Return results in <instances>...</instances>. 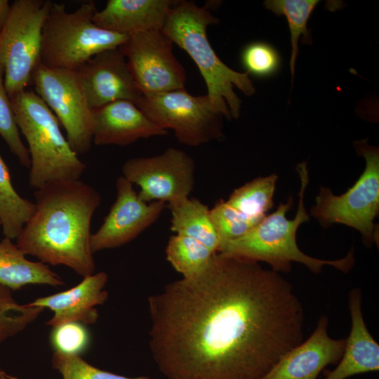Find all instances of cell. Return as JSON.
<instances>
[{
    "label": "cell",
    "instance_id": "cell-1",
    "mask_svg": "<svg viewBox=\"0 0 379 379\" xmlns=\"http://www.w3.org/2000/svg\"><path fill=\"white\" fill-rule=\"evenodd\" d=\"M148 305L149 348L166 379H260L302 340L303 307L291 284L219 253Z\"/></svg>",
    "mask_w": 379,
    "mask_h": 379
},
{
    "label": "cell",
    "instance_id": "cell-2",
    "mask_svg": "<svg viewBox=\"0 0 379 379\" xmlns=\"http://www.w3.org/2000/svg\"><path fill=\"white\" fill-rule=\"evenodd\" d=\"M35 211L17 237L25 254L65 265L84 277L94 273L91 223L101 203L98 192L81 180L52 182L34 192Z\"/></svg>",
    "mask_w": 379,
    "mask_h": 379
},
{
    "label": "cell",
    "instance_id": "cell-3",
    "mask_svg": "<svg viewBox=\"0 0 379 379\" xmlns=\"http://www.w3.org/2000/svg\"><path fill=\"white\" fill-rule=\"evenodd\" d=\"M296 170L300 180V188L294 218L289 220L286 216L293 203V197L290 196L286 203H280L275 211L267 215L246 234L222 244L218 253L258 262H265L277 272H289L291 263L295 262L305 265L316 274L321 272L324 265L333 266L348 273L355 261L353 248L345 257L333 260L313 258L299 248L296 242L297 231L300 225L310 220L305 206V193L309 184L307 163L298 164Z\"/></svg>",
    "mask_w": 379,
    "mask_h": 379
},
{
    "label": "cell",
    "instance_id": "cell-4",
    "mask_svg": "<svg viewBox=\"0 0 379 379\" xmlns=\"http://www.w3.org/2000/svg\"><path fill=\"white\" fill-rule=\"evenodd\" d=\"M218 22L206 7L178 1L170 11L161 32L194 60L205 81L212 107L230 120L239 117L241 104L233 87L246 95L254 94L255 88L247 72L227 66L212 48L206 30L208 25Z\"/></svg>",
    "mask_w": 379,
    "mask_h": 379
},
{
    "label": "cell",
    "instance_id": "cell-5",
    "mask_svg": "<svg viewBox=\"0 0 379 379\" xmlns=\"http://www.w3.org/2000/svg\"><path fill=\"white\" fill-rule=\"evenodd\" d=\"M19 131L30 157L29 182L35 190L64 180H80L86 166L62 135L58 120L33 91L10 98Z\"/></svg>",
    "mask_w": 379,
    "mask_h": 379
},
{
    "label": "cell",
    "instance_id": "cell-6",
    "mask_svg": "<svg viewBox=\"0 0 379 379\" xmlns=\"http://www.w3.org/2000/svg\"><path fill=\"white\" fill-rule=\"evenodd\" d=\"M95 4H82L68 12L65 4L52 3L42 31L40 63L55 69L78 70L97 54L118 48L129 36L98 27Z\"/></svg>",
    "mask_w": 379,
    "mask_h": 379
},
{
    "label": "cell",
    "instance_id": "cell-7",
    "mask_svg": "<svg viewBox=\"0 0 379 379\" xmlns=\"http://www.w3.org/2000/svg\"><path fill=\"white\" fill-rule=\"evenodd\" d=\"M354 147L366 161L361 175L340 195L321 187L310 214L325 228L341 224L357 230L364 244L371 246L378 230L374 220L379 212V151L366 140L355 141Z\"/></svg>",
    "mask_w": 379,
    "mask_h": 379
},
{
    "label": "cell",
    "instance_id": "cell-8",
    "mask_svg": "<svg viewBox=\"0 0 379 379\" xmlns=\"http://www.w3.org/2000/svg\"><path fill=\"white\" fill-rule=\"evenodd\" d=\"M49 0H16L0 33V65L9 98L26 89L40 63L42 31Z\"/></svg>",
    "mask_w": 379,
    "mask_h": 379
},
{
    "label": "cell",
    "instance_id": "cell-9",
    "mask_svg": "<svg viewBox=\"0 0 379 379\" xmlns=\"http://www.w3.org/2000/svg\"><path fill=\"white\" fill-rule=\"evenodd\" d=\"M135 105L160 128L173 130L183 145L197 147L224 137V117L206 95L194 96L181 88L142 95Z\"/></svg>",
    "mask_w": 379,
    "mask_h": 379
},
{
    "label": "cell",
    "instance_id": "cell-10",
    "mask_svg": "<svg viewBox=\"0 0 379 379\" xmlns=\"http://www.w3.org/2000/svg\"><path fill=\"white\" fill-rule=\"evenodd\" d=\"M31 83L65 129L72 149L77 155L87 153L93 143L92 114L78 70L51 68L39 63Z\"/></svg>",
    "mask_w": 379,
    "mask_h": 379
},
{
    "label": "cell",
    "instance_id": "cell-11",
    "mask_svg": "<svg viewBox=\"0 0 379 379\" xmlns=\"http://www.w3.org/2000/svg\"><path fill=\"white\" fill-rule=\"evenodd\" d=\"M195 161L187 152L174 147L161 154L126 160L122 176L140 187L139 197L147 203L170 205L187 197L195 180Z\"/></svg>",
    "mask_w": 379,
    "mask_h": 379
},
{
    "label": "cell",
    "instance_id": "cell-12",
    "mask_svg": "<svg viewBox=\"0 0 379 379\" xmlns=\"http://www.w3.org/2000/svg\"><path fill=\"white\" fill-rule=\"evenodd\" d=\"M161 30L139 32L119 47L142 95L185 88L186 74Z\"/></svg>",
    "mask_w": 379,
    "mask_h": 379
},
{
    "label": "cell",
    "instance_id": "cell-13",
    "mask_svg": "<svg viewBox=\"0 0 379 379\" xmlns=\"http://www.w3.org/2000/svg\"><path fill=\"white\" fill-rule=\"evenodd\" d=\"M117 197L100 228L91 235L93 253L121 246L139 236L159 218L166 203L142 201L124 176L116 181Z\"/></svg>",
    "mask_w": 379,
    "mask_h": 379
},
{
    "label": "cell",
    "instance_id": "cell-14",
    "mask_svg": "<svg viewBox=\"0 0 379 379\" xmlns=\"http://www.w3.org/2000/svg\"><path fill=\"white\" fill-rule=\"evenodd\" d=\"M78 72L91 110L120 100L135 104L142 95L119 48L93 56Z\"/></svg>",
    "mask_w": 379,
    "mask_h": 379
},
{
    "label": "cell",
    "instance_id": "cell-15",
    "mask_svg": "<svg viewBox=\"0 0 379 379\" xmlns=\"http://www.w3.org/2000/svg\"><path fill=\"white\" fill-rule=\"evenodd\" d=\"M328 323L322 315L311 335L282 355L260 379H317L326 366L338 364L346 340L331 338Z\"/></svg>",
    "mask_w": 379,
    "mask_h": 379
},
{
    "label": "cell",
    "instance_id": "cell-16",
    "mask_svg": "<svg viewBox=\"0 0 379 379\" xmlns=\"http://www.w3.org/2000/svg\"><path fill=\"white\" fill-rule=\"evenodd\" d=\"M91 114L92 140L95 145L125 146L168 133L130 100L114 101L92 109Z\"/></svg>",
    "mask_w": 379,
    "mask_h": 379
},
{
    "label": "cell",
    "instance_id": "cell-17",
    "mask_svg": "<svg viewBox=\"0 0 379 379\" xmlns=\"http://www.w3.org/2000/svg\"><path fill=\"white\" fill-rule=\"evenodd\" d=\"M83 278L79 284L68 290L36 298L27 304L51 310L53 315L46 324L53 327L68 322L93 324L98 319L95 306L103 304L108 298L104 290L107 274L100 272Z\"/></svg>",
    "mask_w": 379,
    "mask_h": 379
},
{
    "label": "cell",
    "instance_id": "cell-18",
    "mask_svg": "<svg viewBox=\"0 0 379 379\" xmlns=\"http://www.w3.org/2000/svg\"><path fill=\"white\" fill-rule=\"evenodd\" d=\"M172 0H109L93 22L100 28L130 36L147 31L161 30L171 8Z\"/></svg>",
    "mask_w": 379,
    "mask_h": 379
},
{
    "label": "cell",
    "instance_id": "cell-19",
    "mask_svg": "<svg viewBox=\"0 0 379 379\" xmlns=\"http://www.w3.org/2000/svg\"><path fill=\"white\" fill-rule=\"evenodd\" d=\"M348 306L352 319L350 335L337 366L324 379H346L354 375L379 370V345L368 331L361 311V291L349 293Z\"/></svg>",
    "mask_w": 379,
    "mask_h": 379
},
{
    "label": "cell",
    "instance_id": "cell-20",
    "mask_svg": "<svg viewBox=\"0 0 379 379\" xmlns=\"http://www.w3.org/2000/svg\"><path fill=\"white\" fill-rule=\"evenodd\" d=\"M4 237L0 241V284L11 291L28 284H44L53 287L64 285L62 278L42 262H33Z\"/></svg>",
    "mask_w": 379,
    "mask_h": 379
},
{
    "label": "cell",
    "instance_id": "cell-21",
    "mask_svg": "<svg viewBox=\"0 0 379 379\" xmlns=\"http://www.w3.org/2000/svg\"><path fill=\"white\" fill-rule=\"evenodd\" d=\"M167 208L171 214V231L192 238L211 252L218 253L219 239L207 205L197 199L187 197Z\"/></svg>",
    "mask_w": 379,
    "mask_h": 379
},
{
    "label": "cell",
    "instance_id": "cell-22",
    "mask_svg": "<svg viewBox=\"0 0 379 379\" xmlns=\"http://www.w3.org/2000/svg\"><path fill=\"white\" fill-rule=\"evenodd\" d=\"M277 180L275 173L258 177L235 189L226 201L255 226L273 208Z\"/></svg>",
    "mask_w": 379,
    "mask_h": 379
},
{
    "label": "cell",
    "instance_id": "cell-23",
    "mask_svg": "<svg viewBox=\"0 0 379 379\" xmlns=\"http://www.w3.org/2000/svg\"><path fill=\"white\" fill-rule=\"evenodd\" d=\"M35 211V204L14 189L9 170L0 156V222L4 237L16 239Z\"/></svg>",
    "mask_w": 379,
    "mask_h": 379
},
{
    "label": "cell",
    "instance_id": "cell-24",
    "mask_svg": "<svg viewBox=\"0 0 379 379\" xmlns=\"http://www.w3.org/2000/svg\"><path fill=\"white\" fill-rule=\"evenodd\" d=\"M215 253L198 241L176 234L170 237L166 248L167 260L183 278L203 271Z\"/></svg>",
    "mask_w": 379,
    "mask_h": 379
},
{
    "label": "cell",
    "instance_id": "cell-25",
    "mask_svg": "<svg viewBox=\"0 0 379 379\" xmlns=\"http://www.w3.org/2000/svg\"><path fill=\"white\" fill-rule=\"evenodd\" d=\"M319 3V0H266L264 1V6L267 9L277 15H284L286 18L291 33L290 69L292 80L298 53V39L303 35L307 42H310L307 25L312 11Z\"/></svg>",
    "mask_w": 379,
    "mask_h": 379
},
{
    "label": "cell",
    "instance_id": "cell-26",
    "mask_svg": "<svg viewBox=\"0 0 379 379\" xmlns=\"http://www.w3.org/2000/svg\"><path fill=\"white\" fill-rule=\"evenodd\" d=\"M44 310L40 307L18 303L11 290L0 284V343L23 331Z\"/></svg>",
    "mask_w": 379,
    "mask_h": 379
},
{
    "label": "cell",
    "instance_id": "cell-27",
    "mask_svg": "<svg viewBox=\"0 0 379 379\" xmlns=\"http://www.w3.org/2000/svg\"><path fill=\"white\" fill-rule=\"evenodd\" d=\"M0 135L4 140L10 151L25 167H30L28 149L20 135L11 99L4 85V68L0 65Z\"/></svg>",
    "mask_w": 379,
    "mask_h": 379
},
{
    "label": "cell",
    "instance_id": "cell-28",
    "mask_svg": "<svg viewBox=\"0 0 379 379\" xmlns=\"http://www.w3.org/2000/svg\"><path fill=\"white\" fill-rule=\"evenodd\" d=\"M241 61L248 74L262 78L274 75L281 65L279 52L264 41H254L246 45L242 50Z\"/></svg>",
    "mask_w": 379,
    "mask_h": 379
},
{
    "label": "cell",
    "instance_id": "cell-29",
    "mask_svg": "<svg viewBox=\"0 0 379 379\" xmlns=\"http://www.w3.org/2000/svg\"><path fill=\"white\" fill-rule=\"evenodd\" d=\"M210 213L219 239V248L229 241L241 237L255 227L223 199L218 201Z\"/></svg>",
    "mask_w": 379,
    "mask_h": 379
},
{
    "label": "cell",
    "instance_id": "cell-30",
    "mask_svg": "<svg viewBox=\"0 0 379 379\" xmlns=\"http://www.w3.org/2000/svg\"><path fill=\"white\" fill-rule=\"evenodd\" d=\"M53 368L62 379H149L140 376L128 378L96 368L79 355H67L54 352L52 357Z\"/></svg>",
    "mask_w": 379,
    "mask_h": 379
},
{
    "label": "cell",
    "instance_id": "cell-31",
    "mask_svg": "<svg viewBox=\"0 0 379 379\" xmlns=\"http://www.w3.org/2000/svg\"><path fill=\"white\" fill-rule=\"evenodd\" d=\"M50 340L54 352L81 356L89 346L90 334L85 325L68 322L54 326Z\"/></svg>",
    "mask_w": 379,
    "mask_h": 379
},
{
    "label": "cell",
    "instance_id": "cell-32",
    "mask_svg": "<svg viewBox=\"0 0 379 379\" xmlns=\"http://www.w3.org/2000/svg\"><path fill=\"white\" fill-rule=\"evenodd\" d=\"M11 5L8 0H0V33L8 17Z\"/></svg>",
    "mask_w": 379,
    "mask_h": 379
},
{
    "label": "cell",
    "instance_id": "cell-33",
    "mask_svg": "<svg viewBox=\"0 0 379 379\" xmlns=\"http://www.w3.org/2000/svg\"><path fill=\"white\" fill-rule=\"evenodd\" d=\"M0 379H8L7 373H6L0 366Z\"/></svg>",
    "mask_w": 379,
    "mask_h": 379
},
{
    "label": "cell",
    "instance_id": "cell-34",
    "mask_svg": "<svg viewBox=\"0 0 379 379\" xmlns=\"http://www.w3.org/2000/svg\"><path fill=\"white\" fill-rule=\"evenodd\" d=\"M7 378H8V379H18L17 377L13 376V375H8V374H7Z\"/></svg>",
    "mask_w": 379,
    "mask_h": 379
},
{
    "label": "cell",
    "instance_id": "cell-35",
    "mask_svg": "<svg viewBox=\"0 0 379 379\" xmlns=\"http://www.w3.org/2000/svg\"><path fill=\"white\" fill-rule=\"evenodd\" d=\"M0 225H1V222H0Z\"/></svg>",
    "mask_w": 379,
    "mask_h": 379
}]
</instances>
